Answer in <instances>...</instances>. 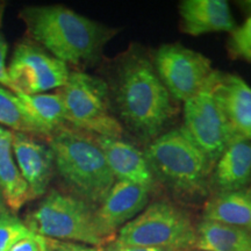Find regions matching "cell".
<instances>
[{
  "label": "cell",
  "instance_id": "obj_2",
  "mask_svg": "<svg viewBox=\"0 0 251 251\" xmlns=\"http://www.w3.org/2000/svg\"><path fill=\"white\" fill-rule=\"evenodd\" d=\"M115 101L124 121L142 139H156L176 115L174 97L148 58L131 54L119 64Z\"/></svg>",
  "mask_w": 251,
  "mask_h": 251
},
{
  "label": "cell",
  "instance_id": "obj_23",
  "mask_svg": "<svg viewBox=\"0 0 251 251\" xmlns=\"http://www.w3.org/2000/svg\"><path fill=\"white\" fill-rule=\"evenodd\" d=\"M230 50L236 57L251 59V13L246 23L231 34Z\"/></svg>",
  "mask_w": 251,
  "mask_h": 251
},
{
  "label": "cell",
  "instance_id": "obj_9",
  "mask_svg": "<svg viewBox=\"0 0 251 251\" xmlns=\"http://www.w3.org/2000/svg\"><path fill=\"white\" fill-rule=\"evenodd\" d=\"M155 70L174 99L184 102L199 93L215 71L206 56L177 43L157 50Z\"/></svg>",
  "mask_w": 251,
  "mask_h": 251
},
{
  "label": "cell",
  "instance_id": "obj_11",
  "mask_svg": "<svg viewBox=\"0 0 251 251\" xmlns=\"http://www.w3.org/2000/svg\"><path fill=\"white\" fill-rule=\"evenodd\" d=\"M150 192L140 185L117 180L97 207L94 216L99 233L111 242L115 233L148 206Z\"/></svg>",
  "mask_w": 251,
  "mask_h": 251
},
{
  "label": "cell",
  "instance_id": "obj_3",
  "mask_svg": "<svg viewBox=\"0 0 251 251\" xmlns=\"http://www.w3.org/2000/svg\"><path fill=\"white\" fill-rule=\"evenodd\" d=\"M55 169L71 191L91 206H99L115 180L93 135L63 127L49 137Z\"/></svg>",
  "mask_w": 251,
  "mask_h": 251
},
{
  "label": "cell",
  "instance_id": "obj_14",
  "mask_svg": "<svg viewBox=\"0 0 251 251\" xmlns=\"http://www.w3.org/2000/svg\"><path fill=\"white\" fill-rule=\"evenodd\" d=\"M115 180H125L140 185L149 192L155 185V178L146 156L133 144L120 139L96 136Z\"/></svg>",
  "mask_w": 251,
  "mask_h": 251
},
{
  "label": "cell",
  "instance_id": "obj_18",
  "mask_svg": "<svg viewBox=\"0 0 251 251\" xmlns=\"http://www.w3.org/2000/svg\"><path fill=\"white\" fill-rule=\"evenodd\" d=\"M203 220L251 231V199L246 191L216 193L205 203Z\"/></svg>",
  "mask_w": 251,
  "mask_h": 251
},
{
  "label": "cell",
  "instance_id": "obj_7",
  "mask_svg": "<svg viewBox=\"0 0 251 251\" xmlns=\"http://www.w3.org/2000/svg\"><path fill=\"white\" fill-rule=\"evenodd\" d=\"M65 112V121L91 135L120 139L121 122L113 115L107 84L81 71L70 72L65 85L58 91Z\"/></svg>",
  "mask_w": 251,
  "mask_h": 251
},
{
  "label": "cell",
  "instance_id": "obj_22",
  "mask_svg": "<svg viewBox=\"0 0 251 251\" xmlns=\"http://www.w3.org/2000/svg\"><path fill=\"white\" fill-rule=\"evenodd\" d=\"M33 231L17 216L9 214L0 220V251H9L15 243Z\"/></svg>",
  "mask_w": 251,
  "mask_h": 251
},
{
  "label": "cell",
  "instance_id": "obj_4",
  "mask_svg": "<svg viewBox=\"0 0 251 251\" xmlns=\"http://www.w3.org/2000/svg\"><path fill=\"white\" fill-rule=\"evenodd\" d=\"M144 156L155 180H161L176 193L186 197L207 193L213 164L181 128L158 135Z\"/></svg>",
  "mask_w": 251,
  "mask_h": 251
},
{
  "label": "cell",
  "instance_id": "obj_13",
  "mask_svg": "<svg viewBox=\"0 0 251 251\" xmlns=\"http://www.w3.org/2000/svg\"><path fill=\"white\" fill-rule=\"evenodd\" d=\"M213 94L236 139L251 141V87L236 75L216 70Z\"/></svg>",
  "mask_w": 251,
  "mask_h": 251
},
{
  "label": "cell",
  "instance_id": "obj_29",
  "mask_svg": "<svg viewBox=\"0 0 251 251\" xmlns=\"http://www.w3.org/2000/svg\"><path fill=\"white\" fill-rule=\"evenodd\" d=\"M5 2L0 1V27H1V23H2V17H4V11H5Z\"/></svg>",
  "mask_w": 251,
  "mask_h": 251
},
{
  "label": "cell",
  "instance_id": "obj_15",
  "mask_svg": "<svg viewBox=\"0 0 251 251\" xmlns=\"http://www.w3.org/2000/svg\"><path fill=\"white\" fill-rule=\"evenodd\" d=\"M181 28L199 36L214 31H233L236 24L225 0H185L179 6Z\"/></svg>",
  "mask_w": 251,
  "mask_h": 251
},
{
  "label": "cell",
  "instance_id": "obj_24",
  "mask_svg": "<svg viewBox=\"0 0 251 251\" xmlns=\"http://www.w3.org/2000/svg\"><path fill=\"white\" fill-rule=\"evenodd\" d=\"M59 241L31 233L12 247L9 251H56Z\"/></svg>",
  "mask_w": 251,
  "mask_h": 251
},
{
  "label": "cell",
  "instance_id": "obj_6",
  "mask_svg": "<svg viewBox=\"0 0 251 251\" xmlns=\"http://www.w3.org/2000/svg\"><path fill=\"white\" fill-rule=\"evenodd\" d=\"M96 208L71 193L51 191L27 215V227L52 240L72 241L101 248L109 243L99 233L94 216Z\"/></svg>",
  "mask_w": 251,
  "mask_h": 251
},
{
  "label": "cell",
  "instance_id": "obj_27",
  "mask_svg": "<svg viewBox=\"0 0 251 251\" xmlns=\"http://www.w3.org/2000/svg\"><path fill=\"white\" fill-rule=\"evenodd\" d=\"M56 251H101V248L91 247L86 244L71 243V242H58Z\"/></svg>",
  "mask_w": 251,
  "mask_h": 251
},
{
  "label": "cell",
  "instance_id": "obj_25",
  "mask_svg": "<svg viewBox=\"0 0 251 251\" xmlns=\"http://www.w3.org/2000/svg\"><path fill=\"white\" fill-rule=\"evenodd\" d=\"M8 45L5 36L0 33V84L6 89H9L13 92L11 79L8 76L7 65H6V58H7Z\"/></svg>",
  "mask_w": 251,
  "mask_h": 251
},
{
  "label": "cell",
  "instance_id": "obj_28",
  "mask_svg": "<svg viewBox=\"0 0 251 251\" xmlns=\"http://www.w3.org/2000/svg\"><path fill=\"white\" fill-rule=\"evenodd\" d=\"M9 214H11V212L8 211V207L6 206L4 198H2V194H1V192H0V220L6 218V216Z\"/></svg>",
  "mask_w": 251,
  "mask_h": 251
},
{
  "label": "cell",
  "instance_id": "obj_5",
  "mask_svg": "<svg viewBox=\"0 0 251 251\" xmlns=\"http://www.w3.org/2000/svg\"><path fill=\"white\" fill-rule=\"evenodd\" d=\"M114 240L125 246L165 251L197 250V227L184 209L157 201L126 224Z\"/></svg>",
  "mask_w": 251,
  "mask_h": 251
},
{
  "label": "cell",
  "instance_id": "obj_1",
  "mask_svg": "<svg viewBox=\"0 0 251 251\" xmlns=\"http://www.w3.org/2000/svg\"><path fill=\"white\" fill-rule=\"evenodd\" d=\"M27 33L65 64L98 61L115 30L62 5L29 6L20 12Z\"/></svg>",
  "mask_w": 251,
  "mask_h": 251
},
{
  "label": "cell",
  "instance_id": "obj_16",
  "mask_svg": "<svg viewBox=\"0 0 251 251\" xmlns=\"http://www.w3.org/2000/svg\"><path fill=\"white\" fill-rule=\"evenodd\" d=\"M211 181L219 192H241L251 183V142L234 141L216 162Z\"/></svg>",
  "mask_w": 251,
  "mask_h": 251
},
{
  "label": "cell",
  "instance_id": "obj_8",
  "mask_svg": "<svg viewBox=\"0 0 251 251\" xmlns=\"http://www.w3.org/2000/svg\"><path fill=\"white\" fill-rule=\"evenodd\" d=\"M215 74L216 70L207 85L184 102V126L181 128L212 164L218 162L225 150L237 140L213 94Z\"/></svg>",
  "mask_w": 251,
  "mask_h": 251
},
{
  "label": "cell",
  "instance_id": "obj_12",
  "mask_svg": "<svg viewBox=\"0 0 251 251\" xmlns=\"http://www.w3.org/2000/svg\"><path fill=\"white\" fill-rule=\"evenodd\" d=\"M12 149L33 200L45 196L55 170L50 147L39 142L31 135L12 131Z\"/></svg>",
  "mask_w": 251,
  "mask_h": 251
},
{
  "label": "cell",
  "instance_id": "obj_21",
  "mask_svg": "<svg viewBox=\"0 0 251 251\" xmlns=\"http://www.w3.org/2000/svg\"><path fill=\"white\" fill-rule=\"evenodd\" d=\"M0 125L9 128L12 131L35 136L41 135L39 127L34 124L24 105L17 97L6 87L0 86Z\"/></svg>",
  "mask_w": 251,
  "mask_h": 251
},
{
  "label": "cell",
  "instance_id": "obj_31",
  "mask_svg": "<svg viewBox=\"0 0 251 251\" xmlns=\"http://www.w3.org/2000/svg\"><path fill=\"white\" fill-rule=\"evenodd\" d=\"M190 251H201V250H190Z\"/></svg>",
  "mask_w": 251,
  "mask_h": 251
},
{
  "label": "cell",
  "instance_id": "obj_10",
  "mask_svg": "<svg viewBox=\"0 0 251 251\" xmlns=\"http://www.w3.org/2000/svg\"><path fill=\"white\" fill-rule=\"evenodd\" d=\"M7 70L13 92L24 94L59 90L70 75L68 64L31 43L15 47Z\"/></svg>",
  "mask_w": 251,
  "mask_h": 251
},
{
  "label": "cell",
  "instance_id": "obj_26",
  "mask_svg": "<svg viewBox=\"0 0 251 251\" xmlns=\"http://www.w3.org/2000/svg\"><path fill=\"white\" fill-rule=\"evenodd\" d=\"M101 251H165L159 249H153V248H143L135 246H125V244L118 243L117 241L113 240L111 242L101 247Z\"/></svg>",
  "mask_w": 251,
  "mask_h": 251
},
{
  "label": "cell",
  "instance_id": "obj_20",
  "mask_svg": "<svg viewBox=\"0 0 251 251\" xmlns=\"http://www.w3.org/2000/svg\"><path fill=\"white\" fill-rule=\"evenodd\" d=\"M15 94L34 124L39 127L42 136L50 137L55 131L64 127L67 122L64 106L58 92Z\"/></svg>",
  "mask_w": 251,
  "mask_h": 251
},
{
  "label": "cell",
  "instance_id": "obj_17",
  "mask_svg": "<svg viewBox=\"0 0 251 251\" xmlns=\"http://www.w3.org/2000/svg\"><path fill=\"white\" fill-rule=\"evenodd\" d=\"M0 192L9 211L17 213L33 200L12 149V130L0 126Z\"/></svg>",
  "mask_w": 251,
  "mask_h": 251
},
{
  "label": "cell",
  "instance_id": "obj_30",
  "mask_svg": "<svg viewBox=\"0 0 251 251\" xmlns=\"http://www.w3.org/2000/svg\"><path fill=\"white\" fill-rule=\"evenodd\" d=\"M246 193L248 194V196H249V198L251 199V183L249 185V187H248V190L246 191Z\"/></svg>",
  "mask_w": 251,
  "mask_h": 251
},
{
  "label": "cell",
  "instance_id": "obj_19",
  "mask_svg": "<svg viewBox=\"0 0 251 251\" xmlns=\"http://www.w3.org/2000/svg\"><path fill=\"white\" fill-rule=\"evenodd\" d=\"M197 250L251 251V231L202 220L197 226Z\"/></svg>",
  "mask_w": 251,
  "mask_h": 251
}]
</instances>
